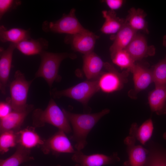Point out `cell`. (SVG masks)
<instances>
[{
	"mask_svg": "<svg viewBox=\"0 0 166 166\" xmlns=\"http://www.w3.org/2000/svg\"><path fill=\"white\" fill-rule=\"evenodd\" d=\"M62 110L71 125L73 134L71 139L75 142V148L78 151L83 149L87 144V136L93 127L110 110L105 109L95 113L77 114Z\"/></svg>",
	"mask_w": 166,
	"mask_h": 166,
	"instance_id": "6da1fadb",
	"label": "cell"
},
{
	"mask_svg": "<svg viewBox=\"0 0 166 166\" xmlns=\"http://www.w3.org/2000/svg\"><path fill=\"white\" fill-rule=\"evenodd\" d=\"M32 118L33 125L35 128L42 127L48 123L66 133L72 131L67 118L52 98L45 109L37 108L34 110Z\"/></svg>",
	"mask_w": 166,
	"mask_h": 166,
	"instance_id": "7a4b0ae2",
	"label": "cell"
},
{
	"mask_svg": "<svg viewBox=\"0 0 166 166\" xmlns=\"http://www.w3.org/2000/svg\"><path fill=\"white\" fill-rule=\"evenodd\" d=\"M41 63L34 78H43L51 89L54 81L59 82L61 79L58 74L59 69L62 61L65 58L73 59L75 55L67 53H53L46 51L40 55Z\"/></svg>",
	"mask_w": 166,
	"mask_h": 166,
	"instance_id": "3957f363",
	"label": "cell"
},
{
	"mask_svg": "<svg viewBox=\"0 0 166 166\" xmlns=\"http://www.w3.org/2000/svg\"><path fill=\"white\" fill-rule=\"evenodd\" d=\"M98 79L87 80L70 88L60 90L54 89L50 91L51 96L54 98L65 97L82 103L87 108L90 98L100 90Z\"/></svg>",
	"mask_w": 166,
	"mask_h": 166,
	"instance_id": "277c9868",
	"label": "cell"
},
{
	"mask_svg": "<svg viewBox=\"0 0 166 166\" xmlns=\"http://www.w3.org/2000/svg\"><path fill=\"white\" fill-rule=\"evenodd\" d=\"M75 12V9L73 8L68 14H63L57 21H45L42 24V30L46 33L51 32L70 35L86 30L87 29L83 27L76 17Z\"/></svg>",
	"mask_w": 166,
	"mask_h": 166,
	"instance_id": "5b68a950",
	"label": "cell"
},
{
	"mask_svg": "<svg viewBox=\"0 0 166 166\" xmlns=\"http://www.w3.org/2000/svg\"><path fill=\"white\" fill-rule=\"evenodd\" d=\"M33 81H27L24 74L20 70L15 72L10 85V103L13 110H22L27 106L28 94Z\"/></svg>",
	"mask_w": 166,
	"mask_h": 166,
	"instance_id": "8992f818",
	"label": "cell"
},
{
	"mask_svg": "<svg viewBox=\"0 0 166 166\" xmlns=\"http://www.w3.org/2000/svg\"><path fill=\"white\" fill-rule=\"evenodd\" d=\"M104 67L107 72H102L98 79L100 90L110 93L120 90L127 81L128 71L126 70L119 73L108 62L105 63Z\"/></svg>",
	"mask_w": 166,
	"mask_h": 166,
	"instance_id": "52a82bcc",
	"label": "cell"
},
{
	"mask_svg": "<svg viewBox=\"0 0 166 166\" xmlns=\"http://www.w3.org/2000/svg\"><path fill=\"white\" fill-rule=\"evenodd\" d=\"M64 132L61 130L48 139L44 140L40 147L42 152L45 154L50 153L57 155L62 153H73L76 151Z\"/></svg>",
	"mask_w": 166,
	"mask_h": 166,
	"instance_id": "ba28073f",
	"label": "cell"
},
{
	"mask_svg": "<svg viewBox=\"0 0 166 166\" xmlns=\"http://www.w3.org/2000/svg\"><path fill=\"white\" fill-rule=\"evenodd\" d=\"M99 38L98 36L86 30L76 34L68 35L65 41L69 44L75 51L85 55L93 51L96 41Z\"/></svg>",
	"mask_w": 166,
	"mask_h": 166,
	"instance_id": "9c48e42d",
	"label": "cell"
},
{
	"mask_svg": "<svg viewBox=\"0 0 166 166\" xmlns=\"http://www.w3.org/2000/svg\"><path fill=\"white\" fill-rule=\"evenodd\" d=\"M72 160L77 163L75 166H103L119 161L120 159L117 152L109 156L103 154H85L81 150L75 151Z\"/></svg>",
	"mask_w": 166,
	"mask_h": 166,
	"instance_id": "30bf717a",
	"label": "cell"
},
{
	"mask_svg": "<svg viewBox=\"0 0 166 166\" xmlns=\"http://www.w3.org/2000/svg\"><path fill=\"white\" fill-rule=\"evenodd\" d=\"M34 109L33 105L28 104L23 109L13 110L8 115L0 119V133L8 131H18L26 117Z\"/></svg>",
	"mask_w": 166,
	"mask_h": 166,
	"instance_id": "8fae6325",
	"label": "cell"
},
{
	"mask_svg": "<svg viewBox=\"0 0 166 166\" xmlns=\"http://www.w3.org/2000/svg\"><path fill=\"white\" fill-rule=\"evenodd\" d=\"M16 44L10 43L7 48H0V90L5 95L11 67L13 55Z\"/></svg>",
	"mask_w": 166,
	"mask_h": 166,
	"instance_id": "7c38bea8",
	"label": "cell"
},
{
	"mask_svg": "<svg viewBox=\"0 0 166 166\" xmlns=\"http://www.w3.org/2000/svg\"><path fill=\"white\" fill-rule=\"evenodd\" d=\"M125 49L135 61L153 56L155 53L154 46L148 45L145 37L137 34Z\"/></svg>",
	"mask_w": 166,
	"mask_h": 166,
	"instance_id": "4fadbf2b",
	"label": "cell"
},
{
	"mask_svg": "<svg viewBox=\"0 0 166 166\" xmlns=\"http://www.w3.org/2000/svg\"><path fill=\"white\" fill-rule=\"evenodd\" d=\"M136 139L134 136L129 135L124 140L127 146L129 157L128 163L129 166H144L149 152L141 146L135 145Z\"/></svg>",
	"mask_w": 166,
	"mask_h": 166,
	"instance_id": "5bb4252c",
	"label": "cell"
},
{
	"mask_svg": "<svg viewBox=\"0 0 166 166\" xmlns=\"http://www.w3.org/2000/svg\"><path fill=\"white\" fill-rule=\"evenodd\" d=\"M83 70L87 80L98 79L102 72L105 63L93 51L83 56Z\"/></svg>",
	"mask_w": 166,
	"mask_h": 166,
	"instance_id": "9a60e30c",
	"label": "cell"
},
{
	"mask_svg": "<svg viewBox=\"0 0 166 166\" xmlns=\"http://www.w3.org/2000/svg\"><path fill=\"white\" fill-rule=\"evenodd\" d=\"M16 48L27 56L39 55L47 49L48 41L43 38L34 39L32 38L23 41L16 44Z\"/></svg>",
	"mask_w": 166,
	"mask_h": 166,
	"instance_id": "2e32d148",
	"label": "cell"
},
{
	"mask_svg": "<svg viewBox=\"0 0 166 166\" xmlns=\"http://www.w3.org/2000/svg\"><path fill=\"white\" fill-rule=\"evenodd\" d=\"M137 34V32L125 22L124 25L113 38V42L110 47V55L119 50L125 49Z\"/></svg>",
	"mask_w": 166,
	"mask_h": 166,
	"instance_id": "e0dca14e",
	"label": "cell"
},
{
	"mask_svg": "<svg viewBox=\"0 0 166 166\" xmlns=\"http://www.w3.org/2000/svg\"><path fill=\"white\" fill-rule=\"evenodd\" d=\"M133 74L134 90L139 92L153 82L152 70L139 64H135L131 72Z\"/></svg>",
	"mask_w": 166,
	"mask_h": 166,
	"instance_id": "ac0fdd59",
	"label": "cell"
},
{
	"mask_svg": "<svg viewBox=\"0 0 166 166\" xmlns=\"http://www.w3.org/2000/svg\"><path fill=\"white\" fill-rule=\"evenodd\" d=\"M151 111L157 115L166 114V86L155 87L148 96Z\"/></svg>",
	"mask_w": 166,
	"mask_h": 166,
	"instance_id": "d6986e66",
	"label": "cell"
},
{
	"mask_svg": "<svg viewBox=\"0 0 166 166\" xmlns=\"http://www.w3.org/2000/svg\"><path fill=\"white\" fill-rule=\"evenodd\" d=\"M35 129L34 127L28 126L17 132L18 144L29 149L42 145L44 140L41 138Z\"/></svg>",
	"mask_w": 166,
	"mask_h": 166,
	"instance_id": "ffe728a7",
	"label": "cell"
},
{
	"mask_svg": "<svg viewBox=\"0 0 166 166\" xmlns=\"http://www.w3.org/2000/svg\"><path fill=\"white\" fill-rule=\"evenodd\" d=\"M146 14L140 8H131L125 19V23L135 31H143L148 33L147 22L145 19Z\"/></svg>",
	"mask_w": 166,
	"mask_h": 166,
	"instance_id": "44dd1931",
	"label": "cell"
},
{
	"mask_svg": "<svg viewBox=\"0 0 166 166\" xmlns=\"http://www.w3.org/2000/svg\"><path fill=\"white\" fill-rule=\"evenodd\" d=\"M102 14L105 22L101 31L104 34H116L125 24V19L117 17L115 11L104 10Z\"/></svg>",
	"mask_w": 166,
	"mask_h": 166,
	"instance_id": "7402d4cb",
	"label": "cell"
},
{
	"mask_svg": "<svg viewBox=\"0 0 166 166\" xmlns=\"http://www.w3.org/2000/svg\"><path fill=\"white\" fill-rule=\"evenodd\" d=\"M30 38V33L28 30L18 28L7 30L4 26H0V40L2 42H10L16 44Z\"/></svg>",
	"mask_w": 166,
	"mask_h": 166,
	"instance_id": "603a6c76",
	"label": "cell"
},
{
	"mask_svg": "<svg viewBox=\"0 0 166 166\" xmlns=\"http://www.w3.org/2000/svg\"><path fill=\"white\" fill-rule=\"evenodd\" d=\"M30 149L18 144L16 149L11 156L5 159L0 160V166H19L26 162L34 160Z\"/></svg>",
	"mask_w": 166,
	"mask_h": 166,
	"instance_id": "cb8c5ba5",
	"label": "cell"
},
{
	"mask_svg": "<svg viewBox=\"0 0 166 166\" xmlns=\"http://www.w3.org/2000/svg\"><path fill=\"white\" fill-rule=\"evenodd\" d=\"M153 126L152 119L149 118L144 122L139 128L136 123L131 125L129 134L134 136L143 145L151 138L153 132Z\"/></svg>",
	"mask_w": 166,
	"mask_h": 166,
	"instance_id": "d4e9b609",
	"label": "cell"
},
{
	"mask_svg": "<svg viewBox=\"0 0 166 166\" xmlns=\"http://www.w3.org/2000/svg\"><path fill=\"white\" fill-rule=\"evenodd\" d=\"M113 62L121 69L131 72L135 63L125 49L117 51L111 55Z\"/></svg>",
	"mask_w": 166,
	"mask_h": 166,
	"instance_id": "484cf974",
	"label": "cell"
},
{
	"mask_svg": "<svg viewBox=\"0 0 166 166\" xmlns=\"http://www.w3.org/2000/svg\"><path fill=\"white\" fill-rule=\"evenodd\" d=\"M155 87L166 86V55L154 66L152 70Z\"/></svg>",
	"mask_w": 166,
	"mask_h": 166,
	"instance_id": "4316f807",
	"label": "cell"
},
{
	"mask_svg": "<svg viewBox=\"0 0 166 166\" xmlns=\"http://www.w3.org/2000/svg\"><path fill=\"white\" fill-rule=\"evenodd\" d=\"M16 132L8 131L0 133V152L2 155L7 152L10 148L16 147L18 144Z\"/></svg>",
	"mask_w": 166,
	"mask_h": 166,
	"instance_id": "83f0119b",
	"label": "cell"
},
{
	"mask_svg": "<svg viewBox=\"0 0 166 166\" xmlns=\"http://www.w3.org/2000/svg\"><path fill=\"white\" fill-rule=\"evenodd\" d=\"M21 4V1L14 0H0V18L7 12L16 9Z\"/></svg>",
	"mask_w": 166,
	"mask_h": 166,
	"instance_id": "f1b7e54d",
	"label": "cell"
},
{
	"mask_svg": "<svg viewBox=\"0 0 166 166\" xmlns=\"http://www.w3.org/2000/svg\"><path fill=\"white\" fill-rule=\"evenodd\" d=\"M163 155L161 152H154L147 158L144 166H163Z\"/></svg>",
	"mask_w": 166,
	"mask_h": 166,
	"instance_id": "f546056e",
	"label": "cell"
},
{
	"mask_svg": "<svg viewBox=\"0 0 166 166\" xmlns=\"http://www.w3.org/2000/svg\"><path fill=\"white\" fill-rule=\"evenodd\" d=\"M12 108L10 103V98H6L5 101L0 103V119H2L8 115L12 111Z\"/></svg>",
	"mask_w": 166,
	"mask_h": 166,
	"instance_id": "4dcf8cb0",
	"label": "cell"
},
{
	"mask_svg": "<svg viewBox=\"0 0 166 166\" xmlns=\"http://www.w3.org/2000/svg\"><path fill=\"white\" fill-rule=\"evenodd\" d=\"M103 2L110 9V10L114 11L120 8L124 3L122 0H105Z\"/></svg>",
	"mask_w": 166,
	"mask_h": 166,
	"instance_id": "1f68e13d",
	"label": "cell"
},
{
	"mask_svg": "<svg viewBox=\"0 0 166 166\" xmlns=\"http://www.w3.org/2000/svg\"><path fill=\"white\" fill-rule=\"evenodd\" d=\"M163 166H166V155L164 154L163 158Z\"/></svg>",
	"mask_w": 166,
	"mask_h": 166,
	"instance_id": "d6a6232c",
	"label": "cell"
},
{
	"mask_svg": "<svg viewBox=\"0 0 166 166\" xmlns=\"http://www.w3.org/2000/svg\"><path fill=\"white\" fill-rule=\"evenodd\" d=\"M163 45L166 47V35L164 36L163 40Z\"/></svg>",
	"mask_w": 166,
	"mask_h": 166,
	"instance_id": "836d02e7",
	"label": "cell"
},
{
	"mask_svg": "<svg viewBox=\"0 0 166 166\" xmlns=\"http://www.w3.org/2000/svg\"><path fill=\"white\" fill-rule=\"evenodd\" d=\"M163 138L166 140V132H164L163 136Z\"/></svg>",
	"mask_w": 166,
	"mask_h": 166,
	"instance_id": "e575fe53",
	"label": "cell"
},
{
	"mask_svg": "<svg viewBox=\"0 0 166 166\" xmlns=\"http://www.w3.org/2000/svg\"><path fill=\"white\" fill-rule=\"evenodd\" d=\"M31 166L29 165V166ZM56 166H61L60 165H56Z\"/></svg>",
	"mask_w": 166,
	"mask_h": 166,
	"instance_id": "d590c367",
	"label": "cell"
}]
</instances>
